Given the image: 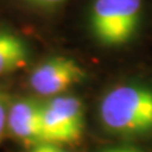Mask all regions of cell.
<instances>
[{
    "mask_svg": "<svg viewBox=\"0 0 152 152\" xmlns=\"http://www.w3.org/2000/svg\"><path fill=\"white\" fill-rule=\"evenodd\" d=\"M29 60V48L20 36L0 29V76L24 67Z\"/></svg>",
    "mask_w": 152,
    "mask_h": 152,
    "instance_id": "8992f818",
    "label": "cell"
},
{
    "mask_svg": "<svg viewBox=\"0 0 152 152\" xmlns=\"http://www.w3.org/2000/svg\"><path fill=\"white\" fill-rule=\"evenodd\" d=\"M9 102L7 96L0 91V142L7 133V118H8Z\"/></svg>",
    "mask_w": 152,
    "mask_h": 152,
    "instance_id": "52a82bcc",
    "label": "cell"
},
{
    "mask_svg": "<svg viewBox=\"0 0 152 152\" xmlns=\"http://www.w3.org/2000/svg\"><path fill=\"white\" fill-rule=\"evenodd\" d=\"M26 1L38 8L51 9V8H56L61 5V4H64L66 0H26Z\"/></svg>",
    "mask_w": 152,
    "mask_h": 152,
    "instance_id": "30bf717a",
    "label": "cell"
},
{
    "mask_svg": "<svg viewBox=\"0 0 152 152\" xmlns=\"http://www.w3.org/2000/svg\"><path fill=\"white\" fill-rule=\"evenodd\" d=\"M27 152H69V151L64 148L62 145L51 143V142H39L37 145L28 147Z\"/></svg>",
    "mask_w": 152,
    "mask_h": 152,
    "instance_id": "ba28073f",
    "label": "cell"
},
{
    "mask_svg": "<svg viewBox=\"0 0 152 152\" xmlns=\"http://www.w3.org/2000/svg\"><path fill=\"white\" fill-rule=\"evenodd\" d=\"M85 128L84 104L77 96L62 94L42 103L43 142L70 145L80 141Z\"/></svg>",
    "mask_w": 152,
    "mask_h": 152,
    "instance_id": "3957f363",
    "label": "cell"
},
{
    "mask_svg": "<svg viewBox=\"0 0 152 152\" xmlns=\"http://www.w3.org/2000/svg\"><path fill=\"white\" fill-rule=\"evenodd\" d=\"M7 133L27 147L43 142L42 103L31 98H19L8 108Z\"/></svg>",
    "mask_w": 152,
    "mask_h": 152,
    "instance_id": "5b68a950",
    "label": "cell"
},
{
    "mask_svg": "<svg viewBox=\"0 0 152 152\" xmlns=\"http://www.w3.org/2000/svg\"><path fill=\"white\" fill-rule=\"evenodd\" d=\"M98 118L104 131L133 138L152 134V86L124 83L103 95Z\"/></svg>",
    "mask_w": 152,
    "mask_h": 152,
    "instance_id": "6da1fadb",
    "label": "cell"
},
{
    "mask_svg": "<svg viewBox=\"0 0 152 152\" xmlns=\"http://www.w3.org/2000/svg\"><path fill=\"white\" fill-rule=\"evenodd\" d=\"M143 0H93L89 27L94 38L105 47H121L140 28Z\"/></svg>",
    "mask_w": 152,
    "mask_h": 152,
    "instance_id": "7a4b0ae2",
    "label": "cell"
},
{
    "mask_svg": "<svg viewBox=\"0 0 152 152\" xmlns=\"http://www.w3.org/2000/svg\"><path fill=\"white\" fill-rule=\"evenodd\" d=\"M85 71L74 58L55 56L37 65L29 75V86L37 95L53 98L65 94L85 79Z\"/></svg>",
    "mask_w": 152,
    "mask_h": 152,
    "instance_id": "277c9868",
    "label": "cell"
},
{
    "mask_svg": "<svg viewBox=\"0 0 152 152\" xmlns=\"http://www.w3.org/2000/svg\"><path fill=\"white\" fill-rule=\"evenodd\" d=\"M96 152H148V151L132 145H119V146L103 147V148L98 150Z\"/></svg>",
    "mask_w": 152,
    "mask_h": 152,
    "instance_id": "9c48e42d",
    "label": "cell"
}]
</instances>
